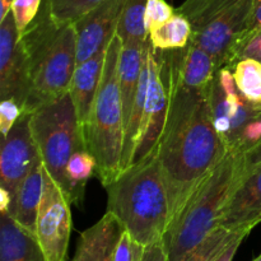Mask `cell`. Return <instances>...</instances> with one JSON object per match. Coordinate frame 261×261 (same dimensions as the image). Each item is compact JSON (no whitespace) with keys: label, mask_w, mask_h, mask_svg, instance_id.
<instances>
[{"label":"cell","mask_w":261,"mask_h":261,"mask_svg":"<svg viewBox=\"0 0 261 261\" xmlns=\"http://www.w3.org/2000/svg\"><path fill=\"white\" fill-rule=\"evenodd\" d=\"M147 55L149 63V81L133 163L139 162L157 149L161 135L165 129L170 105L167 69L161 59L160 53L150 46L149 41L147 45Z\"/></svg>","instance_id":"9"},{"label":"cell","mask_w":261,"mask_h":261,"mask_svg":"<svg viewBox=\"0 0 261 261\" xmlns=\"http://www.w3.org/2000/svg\"><path fill=\"white\" fill-rule=\"evenodd\" d=\"M250 232H251V229H244V231L240 232V233L237 234V236L234 237L228 245H227L226 249H224L223 251L216 257V260L214 261H233L237 251H239L240 246H241V244L244 242V240L249 236Z\"/></svg>","instance_id":"32"},{"label":"cell","mask_w":261,"mask_h":261,"mask_svg":"<svg viewBox=\"0 0 261 261\" xmlns=\"http://www.w3.org/2000/svg\"><path fill=\"white\" fill-rule=\"evenodd\" d=\"M68 198L45 170L43 194L36 219L35 236L47 261H66L71 212Z\"/></svg>","instance_id":"8"},{"label":"cell","mask_w":261,"mask_h":261,"mask_svg":"<svg viewBox=\"0 0 261 261\" xmlns=\"http://www.w3.org/2000/svg\"><path fill=\"white\" fill-rule=\"evenodd\" d=\"M257 149L227 150L218 165L206 176L175 226L163 237L168 261H182L218 228L224 208L249 170Z\"/></svg>","instance_id":"3"},{"label":"cell","mask_w":261,"mask_h":261,"mask_svg":"<svg viewBox=\"0 0 261 261\" xmlns=\"http://www.w3.org/2000/svg\"><path fill=\"white\" fill-rule=\"evenodd\" d=\"M14 0H0V20L7 17Z\"/></svg>","instance_id":"35"},{"label":"cell","mask_w":261,"mask_h":261,"mask_svg":"<svg viewBox=\"0 0 261 261\" xmlns=\"http://www.w3.org/2000/svg\"><path fill=\"white\" fill-rule=\"evenodd\" d=\"M193 27L185 15L176 12L170 20L158 25L148 35L150 46L158 51H172L186 47L191 40Z\"/></svg>","instance_id":"20"},{"label":"cell","mask_w":261,"mask_h":261,"mask_svg":"<svg viewBox=\"0 0 261 261\" xmlns=\"http://www.w3.org/2000/svg\"><path fill=\"white\" fill-rule=\"evenodd\" d=\"M124 232L120 219L106 212L96 224L82 232L71 261H114Z\"/></svg>","instance_id":"14"},{"label":"cell","mask_w":261,"mask_h":261,"mask_svg":"<svg viewBox=\"0 0 261 261\" xmlns=\"http://www.w3.org/2000/svg\"><path fill=\"white\" fill-rule=\"evenodd\" d=\"M30 69L31 93L25 112L53 101L70 89L76 66L74 23H59L45 0L30 27L19 36Z\"/></svg>","instance_id":"4"},{"label":"cell","mask_w":261,"mask_h":261,"mask_svg":"<svg viewBox=\"0 0 261 261\" xmlns=\"http://www.w3.org/2000/svg\"><path fill=\"white\" fill-rule=\"evenodd\" d=\"M121 45V38L115 33L107 46L101 83L88 121L83 127L86 148L96 158V175L103 188L122 171L125 125L119 84Z\"/></svg>","instance_id":"5"},{"label":"cell","mask_w":261,"mask_h":261,"mask_svg":"<svg viewBox=\"0 0 261 261\" xmlns=\"http://www.w3.org/2000/svg\"><path fill=\"white\" fill-rule=\"evenodd\" d=\"M13 199L7 189L0 186V214H9Z\"/></svg>","instance_id":"34"},{"label":"cell","mask_w":261,"mask_h":261,"mask_svg":"<svg viewBox=\"0 0 261 261\" xmlns=\"http://www.w3.org/2000/svg\"><path fill=\"white\" fill-rule=\"evenodd\" d=\"M107 46L109 43L97 51L88 60L78 64L74 70L69 92H70L82 130L88 121L97 91L101 83L105 61H106Z\"/></svg>","instance_id":"16"},{"label":"cell","mask_w":261,"mask_h":261,"mask_svg":"<svg viewBox=\"0 0 261 261\" xmlns=\"http://www.w3.org/2000/svg\"><path fill=\"white\" fill-rule=\"evenodd\" d=\"M158 53L167 69L170 87L167 120L157 147L168 195V232L227 149L212 119L209 87L191 88L181 83L165 53Z\"/></svg>","instance_id":"1"},{"label":"cell","mask_w":261,"mask_h":261,"mask_svg":"<svg viewBox=\"0 0 261 261\" xmlns=\"http://www.w3.org/2000/svg\"><path fill=\"white\" fill-rule=\"evenodd\" d=\"M97 171V161L87 149L78 150L69 160L66 166V198L70 204H81L86 185Z\"/></svg>","instance_id":"21"},{"label":"cell","mask_w":261,"mask_h":261,"mask_svg":"<svg viewBox=\"0 0 261 261\" xmlns=\"http://www.w3.org/2000/svg\"><path fill=\"white\" fill-rule=\"evenodd\" d=\"M244 229H251L252 231V228H241L231 231V229H227L224 227H218L203 242H200L182 261H214L216 257L226 249L227 245Z\"/></svg>","instance_id":"24"},{"label":"cell","mask_w":261,"mask_h":261,"mask_svg":"<svg viewBox=\"0 0 261 261\" xmlns=\"http://www.w3.org/2000/svg\"><path fill=\"white\" fill-rule=\"evenodd\" d=\"M43 182L45 167L40 157L20 184L12 211L8 214L19 226L32 233H35L36 229V219L43 194Z\"/></svg>","instance_id":"19"},{"label":"cell","mask_w":261,"mask_h":261,"mask_svg":"<svg viewBox=\"0 0 261 261\" xmlns=\"http://www.w3.org/2000/svg\"><path fill=\"white\" fill-rule=\"evenodd\" d=\"M144 246L133 240L129 232L125 231L117 246L114 261H140Z\"/></svg>","instance_id":"30"},{"label":"cell","mask_w":261,"mask_h":261,"mask_svg":"<svg viewBox=\"0 0 261 261\" xmlns=\"http://www.w3.org/2000/svg\"><path fill=\"white\" fill-rule=\"evenodd\" d=\"M38 158L40 153L31 130L30 114L24 112L9 134L3 138L0 150V186L9 191L13 204L20 184Z\"/></svg>","instance_id":"11"},{"label":"cell","mask_w":261,"mask_h":261,"mask_svg":"<svg viewBox=\"0 0 261 261\" xmlns=\"http://www.w3.org/2000/svg\"><path fill=\"white\" fill-rule=\"evenodd\" d=\"M244 59H252L261 63V28L249 30L242 35L232 53L231 68Z\"/></svg>","instance_id":"26"},{"label":"cell","mask_w":261,"mask_h":261,"mask_svg":"<svg viewBox=\"0 0 261 261\" xmlns=\"http://www.w3.org/2000/svg\"><path fill=\"white\" fill-rule=\"evenodd\" d=\"M233 75L239 91L250 102L261 105V63L244 59L233 65Z\"/></svg>","instance_id":"23"},{"label":"cell","mask_w":261,"mask_h":261,"mask_svg":"<svg viewBox=\"0 0 261 261\" xmlns=\"http://www.w3.org/2000/svg\"><path fill=\"white\" fill-rule=\"evenodd\" d=\"M66 261H69V260H66Z\"/></svg>","instance_id":"37"},{"label":"cell","mask_w":261,"mask_h":261,"mask_svg":"<svg viewBox=\"0 0 261 261\" xmlns=\"http://www.w3.org/2000/svg\"><path fill=\"white\" fill-rule=\"evenodd\" d=\"M175 13L176 9H173L166 0H148L144 15L145 30H147L148 35L158 25L170 20Z\"/></svg>","instance_id":"28"},{"label":"cell","mask_w":261,"mask_h":261,"mask_svg":"<svg viewBox=\"0 0 261 261\" xmlns=\"http://www.w3.org/2000/svg\"><path fill=\"white\" fill-rule=\"evenodd\" d=\"M30 125L46 172L66 194V166L71 155L87 149L70 92L30 112Z\"/></svg>","instance_id":"6"},{"label":"cell","mask_w":261,"mask_h":261,"mask_svg":"<svg viewBox=\"0 0 261 261\" xmlns=\"http://www.w3.org/2000/svg\"><path fill=\"white\" fill-rule=\"evenodd\" d=\"M103 0H48L51 14L59 23H74Z\"/></svg>","instance_id":"25"},{"label":"cell","mask_w":261,"mask_h":261,"mask_svg":"<svg viewBox=\"0 0 261 261\" xmlns=\"http://www.w3.org/2000/svg\"><path fill=\"white\" fill-rule=\"evenodd\" d=\"M140 261H168V252L165 240L144 246Z\"/></svg>","instance_id":"31"},{"label":"cell","mask_w":261,"mask_h":261,"mask_svg":"<svg viewBox=\"0 0 261 261\" xmlns=\"http://www.w3.org/2000/svg\"><path fill=\"white\" fill-rule=\"evenodd\" d=\"M23 114H24V109L17 101L10 98L2 99L0 102V132H2L3 138L9 134L12 127Z\"/></svg>","instance_id":"29"},{"label":"cell","mask_w":261,"mask_h":261,"mask_svg":"<svg viewBox=\"0 0 261 261\" xmlns=\"http://www.w3.org/2000/svg\"><path fill=\"white\" fill-rule=\"evenodd\" d=\"M126 0H103L74 22L76 32V65L106 46L116 33Z\"/></svg>","instance_id":"12"},{"label":"cell","mask_w":261,"mask_h":261,"mask_svg":"<svg viewBox=\"0 0 261 261\" xmlns=\"http://www.w3.org/2000/svg\"><path fill=\"white\" fill-rule=\"evenodd\" d=\"M147 4L148 0H126L116 28L117 36L122 42H148V32L144 23Z\"/></svg>","instance_id":"22"},{"label":"cell","mask_w":261,"mask_h":261,"mask_svg":"<svg viewBox=\"0 0 261 261\" xmlns=\"http://www.w3.org/2000/svg\"><path fill=\"white\" fill-rule=\"evenodd\" d=\"M191 23V40L211 54L219 69L231 68L233 48L249 28L252 0H186L176 9Z\"/></svg>","instance_id":"7"},{"label":"cell","mask_w":261,"mask_h":261,"mask_svg":"<svg viewBox=\"0 0 261 261\" xmlns=\"http://www.w3.org/2000/svg\"><path fill=\"white\" fill-rule=\"evenodd\" d=\"M163 53L173 74L191 88H208L218 74L219 66L213 56L193 40L186 47Z\"/></svg>","instance_id":"15"},{"label":"cell","mask_w":261,"mask_h":261,"mask_svg":"<svg viewBox=\"0 0 261 261\" xmlns=\"http://www.w3.org/2000/svg\"><path fill=\"white\" fill-rule=\"evenodd\" d=\"M261 223V147L224 208L219 227L254 229Z\"/></svg>","instance_id":"13"},{"label":"cell","mask_w":261,"mask_h":261,"mask_svg":"<svg viewBox=\"0 0 261 261\" xmlns=\"http://www.w3.org/2000/svg\"><path fill=\"white\" fill-rule=\"evenodd\" d=\"M45 0H14L10 8L18 33L23 35L40 13Z\"/></svg>","instance_id":"27"},{"label":"cell","mask_w":261,"mask_h":261,"mask_svg":"<svg viewBox=\"0 0 261 261\" xmlns=\"http://www.w3.org/2000/svg\"><path fill=\"white\" fill-rule=\"evenodd\" d=\"M105 189L107 212L120 219L135 242L148 246L165 237L170 208L157 149L125 168Z\"/></svg>","instance_id":"2"},{"label":"cell","mask_w":261,"mask_h":261,"mask_svg":"<svg viewBox=\"0 0 261 261\" xmlns=\"http://www.w3.org/2000/svg\"><path fill=\"white\" fill-rule=\"evenodd\" d=\"M148 42H122L119 56V84L121 93L124 125L126 127L139 88L140 74L144 63V51Z\"/></svg>","instance_id":"17"},{"label":"cell","mask_w":261,"mask_h":261,"mask_svg":"<svg viewBox=\"0 0 261 261\" xmlns=\"http://www.w3.org/2000/svg\"><path fill=\"white\" fill-rule=\"evenodd\" d=\"M0 261H47L35 233L0 214Z\"/></svg>","instance_id":"18"},{"label":"cell","mask_w":261,"mask_h":261,"mask_svg":"<svg viewBox=\"0 0 261 261\" xmlns=\"http://www.w3.org/2000/svg\"><path fill=\"white\" fill-rule=\"evenodd\" d=\"M255 28H261V0H252V12L247 31Z\"/></svg>","instance_id":"33"},{"label":"cell","mask_w":261,"mask_h":261,"mask_svg":"<svg viewBox=\"0 0 261 261\" xmlns=\"http://www.w3.org/2000/svg\"><path fill=\"white\" fill-rule=\"evenodd\" d=\"M30 69L12 12L0 20V99H14L27 109Z\"/></svg>","instance_id":"10"},{"label":"cell","mask_w":261,"mask_h":261,"mask_svg":"<svg viewBox=\"0 0 261 261\" xmlns=\"http://www.w3.org/2000/svg\"><path fill=\"white\" fill-rule=\"evenodd\" d=\"M254 261H261V255H260V256H257L256 259H255Z\"/></svg>","instance_id":"36"}]
</instances>
